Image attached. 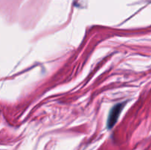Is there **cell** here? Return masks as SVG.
<instances>
[{
  "label": "cell",
  "mask_w": 151,
  "mask_h": 150,
  "mask_svg": "<svg viewBox=\"0 0 151 150\" xmlns=\"http://www.w3.org/2000/svg\"><path fill=\"white\" fill-rule=\"evenodd\" d=\"M124 106H125L124 103H119V104H116V105L112 107L111 110L109 113V119H108V127H113L114 125L116 124Z\"/></svg>",
  "instance_id": "1"
}]
</instances>
